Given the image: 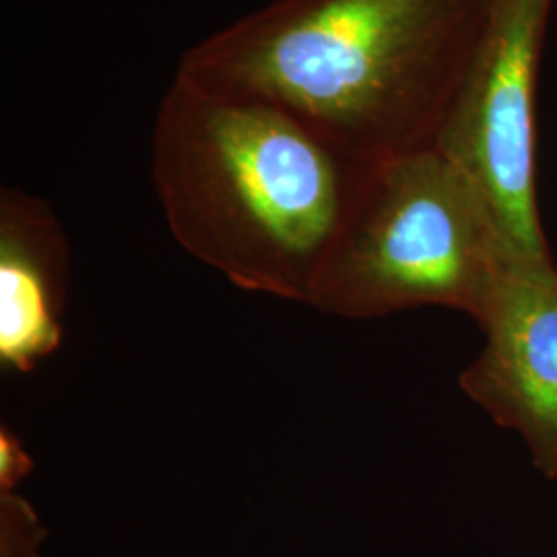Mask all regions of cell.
Listing matches in <instances>:
<instances>
[{
    "mask_svg": "<svg viewBox=\"0 0 557 557\" xmlns=\"http://www.w3.org/2000/svg\"><path fill=\"white\" fill-rule=\"evenodd\" d=\"M487 0H271L176 77L273 103L363 163L436 147Z\"/></svg>",
    "mask_w": 557,
    "mask_h": 557,
    "instance_id": "obj_1",
    "label": "cell"
},
{
    "mask_svg": "<svg viewBox=\"0 0 557 557\" xmlns=\"http://www.w3.org/2000/svg\"><path fill=\"white\" fill-rule=\"evenodd\" d=\"M374 168L273 103L176 75L151 133L180 246L244 292L306 306Z\"/></svg>",
    "mask_w": 557,
    "mask_h": 557,
    "instance_id": "obj_2",
    "label": "cell"
},
{
    "mask_svg": "<svg viewBox=\"0 0 557 557\" xmlns=\"http://www.w3.org/2000/svg\"><path fill=\"white\" fill-rule=\"evenodd\" d=\"M510 259L478 186L428 147L374 168L310 306L351 320L432 306L478 322Z\"/></svg>",
    "mask_w": 557,
    "mask_h": 557,
    "instance_id": "obj_3",
    "label": "cell"
},
{
    "mask_svg": "<svg viewBox=\"0 0 557 557\" xmlns=\"http://www.w3.org/2000/svg\"><path fill=\"white\" fill-rule=\"evenodd\" d=\"M556 0H487L436 147L478 186L517 259H552L537 193V91Z\"/></svg>",
    "mask_w": 557,
    "mask_h": 557,
    "instance_id": "obj_4",
    "label": "cell"
},
{
    "mask_svg": "<svg viewBox=\"0 0 557 557\" xmlns=\"http://www.w3.org/2000/svg\"><path fill=\"white\" fill-rule=\"evenodd\" d=\"M478 324L485 341L460 372V391L557 479L556 259L508 260Z\"/></svg>",
    "mask_w": 557,
    "mask_h": 557,
    "instance_id": "obj_5",
    "label": "cell"
},
{
    "mask_svg": "<svg viewBox=\"0 0 557 557\" xmlns=\"http://www.w3.org/2000/svg\"><path fill=\"white\" fill-rule=\"evenodd\" d=\"M71 250L46 200L0 193V363L27 374L62 343Z\"/></svg>",
    "mask_w": 557,
    "mask_h": 557,
    "instance_id": "obj_6",
    "label": "cell"
},
{
    "mask_svg": "<svg viewBox=\"0 0 557 557\" xmlns=\"http://www.w3.org/2000/svg\"><path fill=\"white\" fill-rule=\"evenodd\" d=\"M44 539L36 512L13 492H2L0 498V545L2 557H41Z\"/></svg>",
    "mask_w": 557,
    "mask_h": 557,
    "instance_id": "obj_7",
    "label": "cell"
},
{
    "mask_svg": "<svg viewBox=\"0 0 557 557\" xmlns=\"http://www.w3.org/2000/svg\"><path fill=\"white\" fill-rule=\"evenodd\" d=\"M32 469V460L23 450L20 440L15 438L9 430L0 434V490L13 492V487Z\"/></svg>",
    "mask_w": 557,
    "mask_h": 557,
    "instance_id": "obj_8",
    "label": "cell"
}]
</instances>
